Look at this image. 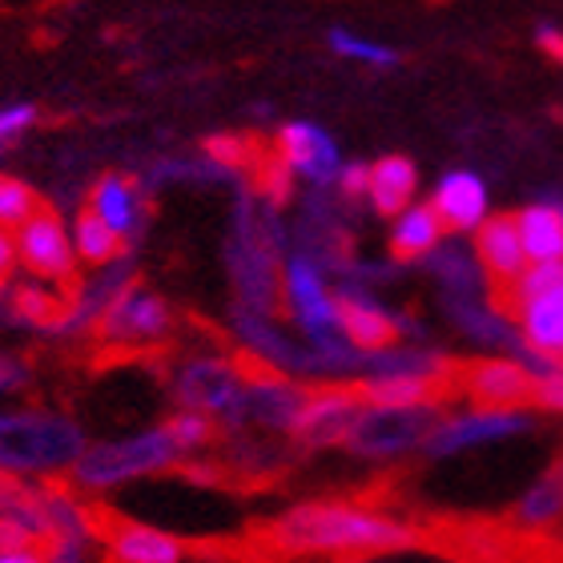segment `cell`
<instances>
[{
    "mask_svg": "<svg viewBox=\"0 0 563 563\" xmlns=\"http://www.w3.org/2000/svg\"><path fill=\"white\" fill-rule=\"evenodd\" d=\"M363 395L366 402H383V407H415V402H431L434 378L422 371H407V366H390L366 383Z\"/></svg>",
    "mask_w": 563,
    "mask_h": 563,
    "instance_id": "cell-22",
    "label": "cell"
},
{
    "mask_svg": "<svg viewBox=\"0 0 563 563\" xmlns=\"http://www.w3.org/2000/svg\"><path fill=\"white\" fill-rule=\"evenodd\" d=\"M165 427H169V434H174V443L181 446V455H186V451H201V446L210 443V434H213L210 415L198 411V407H186V411L174 415Z\"/></svg>",
    "mask_w": 563,
    "mask_h": 563,
    "instance_id": "cell-28",
    "label": "cell"
},
{
    "mask_svg": "<svg viewBox=\"0 0 563 563\" xmlns=\"http://www.w3.org/2000/svg\"><path fill=\"white\" fill-rule=\"evenodd\" d=\"M177 455H181V446L174 443L169 427H153V431L130 434V439H109V443L85 446L81 459L73 463V475L89 492H113L121 483L174 467Z\"/></svg>",
    "mask_w": 563,
    "mask_h": 563,
    "instance_id": "cell-3",
    "label": "cell"
},
{
    "mask_svg": "<svg viewBox=\"0 0 563 563\" xmlns=\"http://www.w3.org/2000/svg\"><path fill=\"white\" fill-rule=\"evenodd\" d=\"M563 290V258H543V262H528V271L519 274V282L504 294V306L516 310L519 302L528 298H540V294H560Z\"/></svg>",
    "mask_w": 563,
    "mask_h": 563,
    "instance_id": "cell-26",
    "label": "cell"
},
{
    "mask_svg": "<svg viewBox=\"0 0 563 563\" xmlns=\"http://www.w3.org/2000/svg\"><path fill=\"white\" fill-rule=\"evenodd\" d=\"M339 189L346 194V198H366V189H371V165H363V162L342 165Z\"/></svg>",
    "mask_w": 563,
    "mask_h": 563,
    "instance_id": "cell-31",
    "label": "cell"
},
{
    "mask_svg": "<svg viewBox=\"0 0 563 563\" xmlns=\"http://www.w3.org/2000/svg\"><path fill=\"white\" fill-rule=\"evenodd\" d=\"M330 48L339 53L342 60H354V65H366V69H395L399 65V48L383 45L375 36L351 33V29H330Z\"/></svg>",
    "mask_w": 563,
    "mask_h": 563,
    "instance_id": "cell-25",
    "label": "cell"
},
{
    "mask_svg": "<svg viewBox=\"0 0 563 563\" xmlns=\"http://www.w3.org/2000/svg\"><path fill=\"white\" fill-rule=\"evenodd\" d=\"M89 210L106 225H113L125 242H130L141 230V222H145V201H141L137 186H133L130 177H121V174H106L97 181L93 194H89Z\"/></svg>",
    "mask_w": 563,
    "mask_h": 563,
    "instance_id": "cell-18",
    "label": "cell"
},
{
    "mask_svg": "<svg viewBox=\"0 0 563 563\" xmlns=\"http://www.w3.org/2000/svg\"><path fill=\"white\" fill-rule=\"evenodd\" d=\"M33 121H36L33 106H4L0 109V145H9L12 137H21Z\"/></svg>",
    "mask_w": 563,
    "mask_h": 563,
    "instance_id": "cell-30",
    "label": "cell"
},
{
    "mask_svg": "<svg viewBox=\"0 0 563 563\" xmlns=\"http://www.w3.org/2000/svg\"><path fill=\"white\" fill-rule=\"evenodd\" d=\"M274 543L294 555H390L419 543V531L395 516L354 504H302L274 523Z\"/></svg>",
    "mask_w": 563,
    "mask_h": 563,
    "instance_id": "cell-1",
    "label": "cell"
},
{
    "mask_svg": "<svg viewBox=\"0 0 563 563\" xmlns=\"http://www.w3.org/2000/svg\"><path fill=\"white\" fill-rule=\"evenodd\" d=\"M531 402L543 407V411L563 415V358L560 363H543L536 371V395H531Z\"/></svg>",
    "mask_w": 563,
    "mask_h": 563,
    "instance_id": "cell-29",
    "label": "cell"
},
{
    "mask_svg": "<svg viewBox=\"0 0 563 563\" xmlns=\"http://www.w3.org/2000/svg\"><path fill=\"white\" fill-rule=\"evenodd\" d=\"M41 555H36L33 543H16V548H0V563H36Z\"/></svg>",
    "mask_w": 563,
    "mask_h": 563,
    "instance_id": "cell-35",
    "label": "cell"
},
{
    "mask_svg": "<svg viewBox=\"0 0 563 563\" xmlns=\"http://www.w3.org/2000/svg\"><path fill=\"white\" fill-rule=\"evenodd\" d=\"M366 411V395L354 390H322L302 402V411L294 419V434L310 446L346 443Z\"/></svg>",
    "mask_w": 563,
    "mask_h": 563,
    "instance_id": "cell-10",
    "label": "cell"
},
{
    "mask_svg": "<svg viewBox=\"0 0 563 563\" xmlns=\"http://www.w3.org/2000/svg\"><path fill=\"white\" fill-rule=\"evenodd\" d=\"M516 519L523 528H552L563 519V463L552 471H543L540 479L531 483L528 495L519 499Z\"/></svg>",
    "mask_w": 563,
    "mask_h": 563,
    "instance_id": "cell-23",
    "label": "cell"
},
{
    "mask_svg": "<svg viewBox=\"0 0 563 563\" xmlns=\"http://www.w3.org/2000/svg\"><path fill=\"white\" fill-rule=\"evenodd\" d=\"M33 213H36L33 189L24 186V181H16V177H0V225L16 230V225H24Z\"/></svg>",
    "mask_w": 563,
    "mask_h": 563,
    "instance_id": "cell-27",
    "label": "cell"
},
{
    "mask_svg": "<svg viewBox=\"0 0 563 563\" xmlns=\"http://www.w3.org/2000/svg\"><path fill=\"white\" fill-rule=\"evenodd\" d=\"M278 153L282 162L290 165V174L310 181V186H339V174L346 165L339 141L314 121H286L278 133Z\"/></svg>",
    "mask_w": 563,
    "mask_h": 563,
    "instance_id": "cell-8",
    "label": "cell"
},
{
    "mask_svg": "<svg viewBox=\"0 0 563 563\" xmlns=\"http://www.w3.org/2000/svg\"><path fill=\"white\" fill-rule=\"evenodd\" d=\"M536 41H540L552 57H563V29H555V24H540V29H536Z\"/></svg>",
    "mask_w": 563,
    "mask_h": 563,
    "instance_id": "cell-33",
    "label": "cell"
},
{
    "mask_svg": "<svg viewBox=\"0 0 563 563\" xmlns=\"http://www.w3.org/2000/svg\"><path fill=\"white\" fill-rule=\"evenodd\" d=\"M475 254H479V266L492 278L495 294L504 298L531 262L528 246H523V234H519L516 213H495V218H487L475 230Z\"/></svg>",
    "mask_w": 563,
    "mask_h": 563,
    "instance_id": "cell-11",
    "label": "cell"
},
{
    "mask_svg": "<svg viewBox=\"0 0 563 563\" xmlns=\"http://www.w3.org/2000/svg\"><path fill=\"white\" fill-rule=\"evenodd\" d=\"M523 246H528L531 262L543 258H563V206L555 201H536L528 210L516 213Z\"/></svg>",
    "mask_w": 563,
    "mask_h": 563,
    "instance_id": "cell-21",
    "label": "cell"
},
{
    "mask_svg": "<svg viewBox=\"0 0 563 563\" xmlns=\"http://www.w3.org/2000/svg\"><path fill=\"white\" fill-rule=\"evenodd\" d=\"M16 262H21V254H16V230L0 225V286H4V278L12 274Z\"/></svg>",
    "mask_w": 563,
    "mask_h": 563,
    "instance_id": "cell-32",
    "label": "cell"
},
{
    "mask_svg": "<svg viewBox=\"0 0 563 563\" xmlns=\"http://www.w3.org/2000/svg\"><path fill=\"white\" fill-rule=\"evenodd\" d=\"M246 383L222 358H198L177 375V395L186 407L206 415H242L246 411Z\"/></svg>",
    "mask_w": 563,
    "mask_h": 563,
    "instance_id": "cell-9",
    "label": "cell"
},
{
    "mask_svg": "<svg viewBox=\"0 0 563 563\" xmlns=\"http://www.w3.org/2000/svg\"><path fill=\"white\" fill-rule=\"evenodd\" d=\"M434 210L443 213V222L451 234H475L487 218H492V194L487 181L471 169H451L439 177V186L431 194Z\"/></svg>",
    "mask_w": 563,
    "mask_h": 563,
    "instance_id": "cell-14",
    "label": "cell"
},
{
    "mask_svg": "<svg viewBox=\"0 0 563 563\" xmlns=\"http://www.w3.org/2000/svg\"><path fill=\"white\" fill-rule=\"evenodd\" d=\"M81 434L69 419L48 411H0V471L48 475L81 459Z\"/></svg>",
    "mask_w": 563,
    "mask_h": 563,
    "instance_id": "cell-2",
    "label": "cell"
},
{
    "mask_svg": "<svg viewBox=\"0 0 563 563\" xmlns=\"http://www.w3.org/2000/svg\"><path fill=\"white\" fill-rule=\"evenodd\" d=\"M459 387L479 407H523L536 395V371L511 358H487L459 375Z\"/></svg>",
    "mask_w": 563,
    "mask_h": 563,
    "instance_id": "cell-12",
    "label": "cell"
},
{
    "mask_svg": "<svg viewBox=\"0 0 563 563\" xmlns=\"http://www.w3.org/2000/svg\"><path fill=\"white\" fill-rule=\"evenodd\" d=\"M121 242L125 238L106 225L93 210H85L77 222H73V246H77V258L89 262V266H106L121 254Z\"/></svg>",
    "mask_w": 563,
    "mask_h": 563,
    "instance_id": "cell-24",
    "label": "cell"
},
{
    "mask_svg": "<svg viewBox=\"0 0 563 563\" xmlns=\"http://www.w3.org/2000/svg\"><path fill=\"white\" fill-rule=\"evenodd\" d=\"M339 334L351 342L354 351H387L399 339V322L363 294H339Z\"/></svg>",
    "mask_w": 563,
    "mask_h": 563,
    "instance_id": "cell-15",
    "label": "cell"
},
{
    "mask_svg": "<svg viewBox=\"0 0 563 563\" xmlns=\"http://www.w3.org/2000/svg\"><path fill=\"white\" fill-rule=\"evenodd\" d=\"M519 339L540 363H560L563 358V290L560 294H540L519 302L516 310Z\"/></svg>",
    "mask_w": 563,
    "mask_h": 563,
    "instance_id": "cell-16",
    "label": "cell"
},
{
    "mask_svg": "<svg viewBox=\"0 0 563 563\" xmlns=\"http://www.w3.org/2000/svg\"><path fill=\"white\" fill-rule=\"evenodd\" d=\"M106 339L125 342V346H145L169 334V310L157 294L150 290H125L118 294L106 310Z\"/></svg>",
    "mask_w": 563,
    "mask_h": 563,
    "instance_id": "cell-13",
    "label": "cell"
},
{
    "mask_svg": "<svg viewBox=\"0 0 563 563\" xmlns=\"http://www.w3.org/2000/svg\"><path fill=\"white\" fill-rule=\"evenodd\" d=\"M415 194H419V169H415L411 157L390 153V157H378L371 165V189H366V198H371V206L378 213L395 218L399 210L411 206Z\"/></svg>",
    "mask_w": 563,
    "mask_h": 563,
    "instance_id": "cell-19",
    "label": "cell"
},
{
    "mask_svg": "<svg viewBox=\"0 0 563 563\" xmlns=\"http://www.w3.org/2000/svg\"><path fill=\"white\" fill-rule=\"evenodd\" d=\"M24 383V371L12 358H0V395H9Z\"/></svg>",
    "mask_w": 563,
    "mask_h": 563,
    "instance_id": "cell-34",
    "label": "cell"
},
{
    "mask_svg": "<svg viewBox=\"0 0 563 563\" xmlns=\"http://www.w3.org/2000/svg\"><path fill=\"white\" fill-rule=\"evenodd\" d=\"M109 555L118 563H177L186 555L181 540H174L162 528H145V523H121L109 540Z\"/></svg>",
    "mask_w": 563,
    "mask_h": 563,
    "instance_id": "cell-20",
    "label": "cell"
},
{
    "mask_svg": "<svg viewBox=\"0 0 563 563\" xmlns=\"http://www.w3.org/2000/svg\"><path fill=\"white\" fill-rule=\"evenodd\" d=\"M439 411L431 402H415V407H383V402H366L363 419L354 427L346 443L366 459H402L411 451H427Z\"/></svg>",
    "mask_w": 563,
    "mask_h": 563,
    "instance_id": "cell-4",
    "label": "cell"
},
{
    "mask_svg": "<svg viewBox=\"0 0 563 563\" xmlns=\"http://www.w3.org/2000/svg\"><path fill=\"white\" fill-rule=\"evenodd\" d=\"M531 427V419L519 407H479L475 411H463L455 419H439L434 422L431 439H427V455L434 459H451L463 455V451H475V446H492L504 443V439H516Z\"/></svg>",
    "mask_w": 563,
    "mask_h": 563,
    "instance_id": "cell-5",
    "label": "cell"
},
{
    "mask_svg": "<svg viewBox=\"0 0 563 563\" xmlns=\"http://www.w3.org/2000/svg\"><path fill=\"white\" fill-rule=\"evenodd\" d=\"M282 294L290 306V318L302 334L327 342L339 334V294L330 290L322 271L310 258H290L282 271Z\"/></svg>",
    "mask_w": 563,
    "mask_h": 563,
    "instance_id": "cell-6",
    "label": "cell"
},
{
    "mask_svg": "<svg viewBox=\"0 0 563 563\" xmlns=\"http://www.w3.org/2000/svg\"><path fill=\"white\" fill-rule=\"evenodd\" d=\"M16 254L29 274L45 282H65L77 271V246H73V230L60 225V218L36 210L24 225H16Z\"/></svg>",
    "mask_w": 563,
    "mask_h": 563,
    "instance_id": "cell-7",
    "label": "cell"
},
{
    "mask_svg": "<svg viewBox=\"0 0 563 563\" xmlns=\"http://www.w3.org/2000/svg\"><path fill=\"white\" fill-rule=\"evenodd\" d=\"M443 234H451L443 213L434 210V201H411L407 210L390 218V250L399 258H427L439 250Z\"/></svg>",
    "mask_w": 563,
    "mask_h": 563,
    "instance_id": "cell-17",
    "label": "cell"
}]
</instances>
